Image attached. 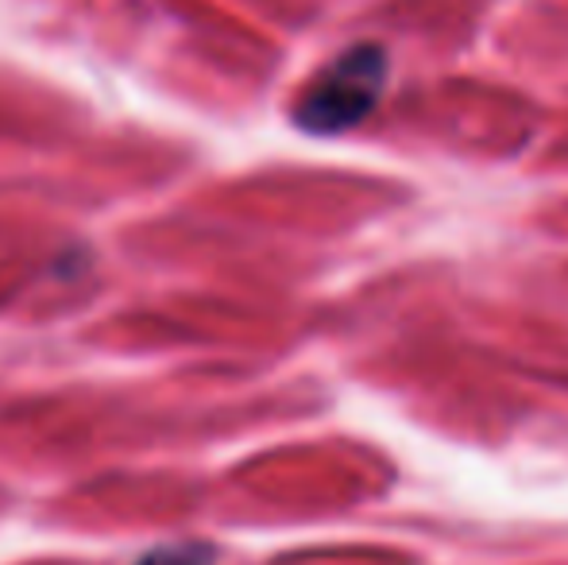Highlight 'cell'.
I'll return each instance as SVG.
<instances>
[{
    "label": "cell",
    "instance_id": "6da1fadb",
    "mask_svg": "<svg viewBox=\"0 0 568 565\" xmlns=\"http://www.w3.org/2000/svg\"><path fill=\"white\" fill-rule=\"evenodd\" d=\"M387 85V51L375 43H356L341 51L322 74L302 90L294 121L314 137H337L359 124L383 98Z\"/></svg>",
    "mask_w": 568,
    "mask_h": 565
},
{
    "label": "cell",
    "instance_id": "7a4b0ae2",
    "mask_svg": "<svg viewBox=\"0 0 568 565\" xmlns=\"http://www.w3.org/2000/svg\"><path fill=\"white\" fill-rule=\"evenodd\" d=\"M210 558L213 551H205V546H163L135 565H210Z\"/></svg>",
    "mask_w": 568,
    "mask_h": 565
}]
</instances>
